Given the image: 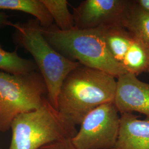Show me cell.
<instances>
[{"mask_svg":"<svg viewBox=\"0 0 149 149\" xmlns=\"http://www.w3.org/2000/svg\"><path fill=\"white\" fill-rule=\"evenodd\" d=\"M123 27L149 48V12L141 9L135 1H132Z\"/></svg>","mask_w":149,"mask_h":149,"instance_id":"4fadbf2b","label":"cell"},{"mask_svg":"<svg viewBox=\"0 0 149 149\" xmlns=\"http://www.w3.org/2000/svg\"><path fill=\"white\" fill-rule=\"evenodd\" d=\"M46 94L47 85L39 71L20 74L0 71V132L10 129L18 116L39 108Z\"/></svg>","mask_w":149,"mask_h":149,"instance_id":"5b68a950","label":"cell"},{"mask_svg":"<svg viewBox=\"0 0 149 149\" xmlns=\"http://www.w3.org/2000/svg\"><path fill=\"white\" fill-rule=\"evenodd\" d=\"M114 102L98 107L81 123L71 139L77 149H111L117 140L120 115Z\"/></svg>","mask_w":149,"mask_h":149,"instance_id":"8992f818","label":"cell"},{"mask_svg":"<svg viewBox=\"0 0 149 149\" xmlns=\"http://www.w3.org/2000/svg\"><path fill=\"white\" fill-rule=\"evenodd\" d=\"M114 103L120 114L138 112L149 119V84L125 73L117 80Z\"/></svg>","mask_w":149,"mask_h":149,"instance_id":"ba28073f","label":"cell"},{"mask_svg":"<svg viewBox=\"0 0 149 149\" xmlns=\"http://www.w3.org/2000/svg\"><path fill=\"white\" fill-rule=\"evenodd\" d=\"M12 23L8 20V16L3 12L0 11V28L12 26Z\"/></svg>","mask_w":149,"mask_h":149,"instance_id":"e0dca14e","label":"cell"},{"mask_svg":"<svg viewBox=\"0 0 149 149\" xmlns=\"http://www.w3.org/2000/svg\"><path fill=\"white\" fill-rule=\"evenodd\" d=\"M132 1L85 0L74 8V27L95 29L122 26Z\"/></svg>","mask_w":149,"mask_h":149,"instance_id":"52a82bcc","label":"cell"},{"mask_svg":"<svg viewBox=\"0 0 149 149\" xmlns=\"http://www.w3.org/2000/svg\"><path fill=\"white\" fill-rule=\"evenodd\" d=\"M103 28L107 47L114 59L121 64L132 43L133 36L122 26Z\"/></svg>","mask_w":149,"mask_h":149,"instance_id":"7c38bea8","label":"cell"},{"mask_svg":"<svg viewBox=\"0 0 149 149\" xmlns=\"http://www.w3.org/2000/svg\"><path fill=\"white\" fill-rule=\"evenodd\" d=\"M121 65L127 73L136 76L149 73V47L133 36L132 43Z\"/></svg>","mask_w":149,"mask_h":149,"instance_id":"8fae6325","label":"cell"},{"mask_svg":"<svg viewBox=\"0 0 149 149\" xmlns=\"http://www.w3.org/2000/svg\"><path fill=\"white\" fill-rule=\"evenodd\" d=\"M120 115L117 140L111 149H149V119H140L133 113Z\"/></svg>","mask_w":149,"mask_h":149,"instance_id":"9c48e42d","label":"cell"},{"mask_svg":"<svg viewBox=\"0 0 149 149\" xmlns=\"http://www.w3.org/2000/svg\"><path fill=\"white\" fill-rule=\"evenodd\" d=\"M0 70L11 74H26L38 68L34 61L22 58L17 51L8 52L0 46Z\"/></svg>","mask_w":149,"mask_h":149,"instance_id":"5bb4252c","label":"cell"},{"mask_svg":"<svg viewBox=\"0 0 149 149\" xmlns=\"http://www.w3.org/2000/svg\"><path fill=\"white\" fill-rule=\"evenodd\" d=\"M9 149H39L56 141L72 138L76 126L54 107L47 98L37 109L18 116L11 126Z\"/></svg>","mask_w":149,"mask_h":149,"instance_id":"277c9868","label":"cell"},{"mask_svg":"<svg viewBox=\"0 0 149 149\" xmlns=\"http://www.w3.org/2000/svg\"><path fill=\"white\" fill-rule=\"evenodd\" d=\"M71 139L54 142L39 149H77L72 143Z\"/></svg>","mask_w":149,"mask_h":149,"instance_id":"2e32d148","label":"cell"},{"mask_svg":"<svg viewBox=\"0 0 149 149\" xmlns=\"http://www.w3.org/2000/svg\"><path fill=\"white\" fill-rule=\"evenodd\" d=\"M42 32L48 43L70 60L103 71L116 79L127 73L107 47L103 27L88 29L74 27L64 31L53 24L48 28L42 27Z\"/></svg>","mask_w":149,"mask_h":149,"instance_id":"7a4b0ae2","label":"cell"},{"mask_svg":"<svg viewBox=\"0 0 149 149\" xmlns=\"http://www.w3.org/2000/svg\"><path fill=\"white\" fill-rule=\"evenodd\" d=\"M135 1L141 9L149 12V0H138Z\"/></svg>","mask_w":149,"mask_h":149,"instance_id":"ac0fdd59","label":"cell"},{"mask_svg":"<svg viewBox=\"0 0 149 149\" xmlns=\"http://www.w3.org/2000/svg\"><path fill=\"white\" fill-rule=\"evenodd\" d=\"M17 44L32 55L48 90V101L57 109L61 86L70 73L81 64L66 58L48 43L37 19L24 23H13Z\"/></svg>","mask_w":149,"mask_h":149,"instance_id":"3957f363","label":"cell"},{"mask_svg":"<svg viewBox=\"0 0 149 149\" xmlns=\"http://www.w3.org/2000/svg\"><path fill=\"white\" fill-rule=\"evenodd\" d=\"M42 1L59 29L65 31L74 28V16L70 12L66 0Z\"/></svg>","mask_w":149,"mask_h":149,"instance_id":"9a60e30c","label":"cell"},{"mask_svg":"<svg viewBox=\"0 0 149 149\" xmlns=\"http://www.w3.org/2000/svg\"><path fill=\"white\" fill-rule=\"evenodd\" d=\"M116 77L103 71L80 65L64 81L57 109L75 126L102 104L114 102Z\"/></svg>","mask_w":149,"mask_h":149,"instance_id":"6da1fadb","label":"cell"},{"mask_svg":"<svg viewBox=\"0 0 149 149\" xmlns=\"http://www.w3.org/2000/svg\"><path fill=\"white\" fill-rule=\"evenodd\" d=\"M0 10L21 11L36 17L43 28L53 25V19L42 0H0Z\"/></svg>","mask_w":149,"mask_h":149,"instance_id":"30bf717a","label":"cell"}]
</instances>
